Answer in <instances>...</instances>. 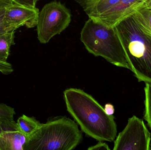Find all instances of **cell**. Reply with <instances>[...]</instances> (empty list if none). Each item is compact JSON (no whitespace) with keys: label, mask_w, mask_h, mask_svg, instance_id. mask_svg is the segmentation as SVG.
Wrapping results in <instances>:
<instances>
[{"label":"cell","mask_w":151,"mask_h":150,"mask_svg":"<svg viewBox=\"0 0 151 150\" xmlns=\"http://www.w3.org/2000/svg\"><path fill=\"white\" fill-rule=\"evenodd\" d=\"M39 0H36V1H39Z\"/></svg>","instance_id":"obj_22"},{"label":"cell","mask_w":151,"mask_h":150,"mask_svg":"<svg viewBox=\"0 0 151 150\" xmlns=\"http://www.w3.org/2000/svg\"><path fill=\"white\" fill-rule=\"evenodd\" d=\"M16 114L14 108L6 104H0V116L11 119H14Z\"/></svg>","instance_id":"obj_17"},{"label":"cell","mask_w":151,"mask_h":150,"mask_svg":"<svg viewBox=\"0 0 151 150\" xmlns=\"http://www.w3.org/2000/svg\"><path fill=\"white\" fill-rule=\"evenodd\" d=\"M115 29L120 38L131 70L139 82L151 83V36L132 15Z\"/></svg>","instance_id":"obj_2"},{"label":"cell","mask_w":151,"mask_h":150,"mask_svg":"<svg viewBox=\"0 0 151 150\" xmlns=\"http://www.w3.org/2000/svg\"><path fill=\"white\" fill-rule=\"evenodd\" d=\"M12 3L25 7L35 8L37 1L36 0H9Z\"/></svg>","instance_id":"obj_18"},{"label":"cell","mask_w":151,"mask_h":150,"mask_svg":"<svg viewBox=\"0 0 151 150\" xmlns=\"http://www.w3.org/2000/svg\"><path fill=\"white\" fill-rule=\"evenodd\" d=\"M88 149V150H111V149L109 148L108 145L105 143L103 142V141H99L98 143L96 145L89 147Z\"/></svg>","instance_id":"obj_19"},{"label":"cell","mask_w":151,"mask_h":150,"mask_svg":"<svg viewBox=\"0 0 151 150\" xmlns=\"http://www.w3.org/2000/svg\"><path fill=\"white\" fill-rule=\"evenodd\" d=\"M70 11L60 1H55L45 4L39 12L37 21V38L42 44H47L60 34L70 25Z\"/></svg>","instance_id":"obj_5"},{"label":"cell","mask_w":151,"mask_h":150,"mask_svg":"<svg viewBox=\"0 0 151 150\" xmlns=\"http://www.w3.org/2000/svg\"><path fill=\"white\" fill-rule=\"evenodd\" d=\"M17 130H20L17 122L14 119L0 116V135L6 131Z\"/></svg>","instance_id":"obj_15"},{"label":"cell","mask_w":151,"mask_h":150,"mask_svg":"<svg viewBox=\"0 0 151 150\" xmlns=\"http://www.w3.org/2000/svg\"></svg>","instance_id":"obj_24"},{"label":"cell","mask_w":151,"mask_h":150,"mask_svg":"<svg viewBox=\"0 0 151 150\" xmlns=\"http://www.w3.org/2000/svg\"><path fill=\"white\" fill-rule=\"evenodd\" d=\"M121 0H100L87 14L89 18L99 16L113 8Z\"/></svg>","instance_id":"obj_13"},{"label":"cell","mask_w":151,"mask_h":150,"mask_svg":"<svg viewBox=\"0 0 151 150\" xmlns=\"http://www.w3.org/2000/svg\"><path fill=\"white\" fill-rule=\"evenodd\" d=\"M9 1V0H0V35L7 32L4 25V18L5 7Z\"/></svg>","instance_id":"obj_16"},{"label":"cell","mask_w":151,"mask_h":150,"mask_svg":"<svg viewBox=\"0 0 151 150\" xmlns=\"http://www.w3.org/2000/svg\"><path fill=\"white\" fill-rule=\"evenodd\" d=\"M145 110L144 119L151 129V83H146L145 88Z\"/></svg>","instance_id":"obj_14"},{"label":"cell","mask_w":151,"mask_h":150,"mask_svg":"<svg viewBox=\"0 0 151 150\" xmlns=\"http://www.w3.org/2000/svg\"><path fill=\"white\" fill-rule=\"evenodd\" d=\"M143 3L136 9L132 16L142 28L151 36V9L144 6Z\"/></svg>","instance_id":"obj_10"},{"label":"cell","mask_w":151,"mask_h":150,"mask_svg":"<svg viewBox=\"0 0 151 150\" xmlns=\"http://www.w3.org/2000/svg\"><path fill=\"white\" fill-rule=\"evenodd\" d=\"M143 2L144 0H121L113 8L105 13L89 18L107 27L113 28L132 15Z\"/></svg>","instance_id":"obj_8"},{"label":"cell","mask_w":151,"mask_h":150,"mask_svg":"<svg viewBox=\"0 0 151 150\" xmlns=\"http://www.w3.org/2000/svg\"><path fill=\"white\" fill-rule=\"evenodd\" d=\"M105 112L108 115H113L114 113V107L111 104H106L104 108Z\"/></svg>","instance_id":"obj_20"},{"label":"cell","mask_w":151,"mask_h":150,"mask_svg":"<svg viewBox=\"0 0 151 150\" xmlns=\"http://www.w3.org/2000/svg\"><path fill=\"white\" fill-rule=\"evenodd\" d=\"M143 5L145 7L151 8V0H144Z\"/></svg>","instance_id":"obj_21"},{"label":"cell","mask_w":151,"mask_h":150,"mask_svg":"<svg viewBox=\"0 0 151 150\" xmlns=\"http://www.w3.org/2000/svg\"><path fill=\"white\" fill-rule=\"evenodd\" d=\"M15 32L11 31L0 35V61L7 62L11 47L14 44Z\"/></svg>","instance_id":"obj_12"},{"label":"cell","mask_w":151,"mask_h":150,"mask_svg":"<svg viewBox=\"0 0 151 150\" xmlns=\"http://www.w3.org/2000/svg\"><path fill=\"white\" fill-rule=\"evenodd\" d=\"M78 124L66 116L49 118L27 137L24 150H72L82 141Z\"/></svg>","instance_id":"obj_3"},{"label":"cell","mask_w":151,"mask_h":150,"mask_svg":"<svg viewBox=\"0 0 151 150\" xmlns=\"http://www.w3.org/2000/svg\"><path fill=\"white\" fill-rule=\"evenodd\" d=\"M150 141L143 121L134 115L114 141L113 150H150Z\"/></svg>","instance_id":"obj_6"},{"label":"cell","mask_w":151,"mask_h":150,"mask_svg":"<svg viewBox=\"0 0 151 150\" xmlns=\"http://www.w3.org/2000/svg\"><path fill=\"white\" fill-rule=\"evenodd\" d=\"M17 123L20 131L27 137L32 134L42 124L34 117L24 114L19 118Z\"/></svg>","instance_id":"obj_11"},{"label":"cell","mask_w":151,"mask_h":150,"mask_svg":"<svg viewBox=\"0 0 151 150\" xmlns=\"http://www.w3.org/2000/svg\"><path fill=\"white\" fill-rule=\"evenodd\" d=\"M81 39L87 51L111 64L130 70L126 53L115 27L110 28L91 18L85 22Z\"/></svg>","instance_id":"obj_4"},{"label":"cell","mask_w":151,"mask_h":150,"mask_svg":"<svg viewBox=\"0 0 151 150\" xmlns=\"http://www.w3.org/2000/svg\"><path fill=\"white\" fill-rule=\"evenodd\" d=\"M39 12L36 7L21 6L9 1L5 7L4 18L6 31H16L24 26L28 28L36 26Z\"/></svg>","instance_id":"obj_7"},{"label":"cell","mask_w":151,"mask_h":150,"mask_svg":"<svg viewBox=\"0 0 151 150\" xmlns=\"http://www.w3.org/2000/svg\"><path fill=\"white\" fill-rule=\"evenodd\" d=\"M150 150H151V147L150 148Z\"/></svg>","instance_id":"obj_23"},{"label":"cell","mask_w":151,"mask_h":150,"mask_svg":"<svg viewBox=\"0 0 151 150\" xmlns=\"http://www.w3.org/2000/svg\"><path fill=\"white\" fill-rule=\"evenodd\" d=\"M27 141L20 130L6 131L0 135V150H24Z\"/></svg>","instance_id":"obj_9"},{"label":"cell","mask_w":151,"mask_h":150,"mask_svg":"<svg viewBox=\"0 0 151 150\" xmlns=\"http://www.w3.org/2000/svg\"><path fill=\"white\" fill-rule=\"evenodd\" d=\"M64 98L68 112L86 135L99 141L115 140L114 116L107 115L91 95L81 89L69 88L64 91Z\"/></svg>","instance_id":"obj_1"}]
</instances>
